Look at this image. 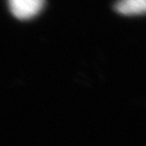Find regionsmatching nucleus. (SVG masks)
<instances>
[{
    "label": "nucleus",
    "instance_id": "f257e3e1",
    "mask_svg": "<svg viewBox=\"0 0 146 146\" xmlns=\"http://www.w3.org/2000/svg\"><path fill=\"white\" fill-rule=\"evenodd\" d=\"M11 13L18 19H31L44 7V0H8Z\"/></svg>",
    "mask_w": 146,
    "mask_h": 146
},
{
    "label": "nucleus",
    "instance_id": "f03ea898",
    "mask_svg": "<svg viewBox=\"0 0 146 146\" xmlns=\"http://www.w3.org/2000/svg\"><path fill=\"white\" fill-rule=\"evenodd\" d=\"M114 9L118 13L125 16L146 14V0H118Z\"/></svg>",
    "mask_w": 146,
    "mask_h": 146
}]
</instances>
